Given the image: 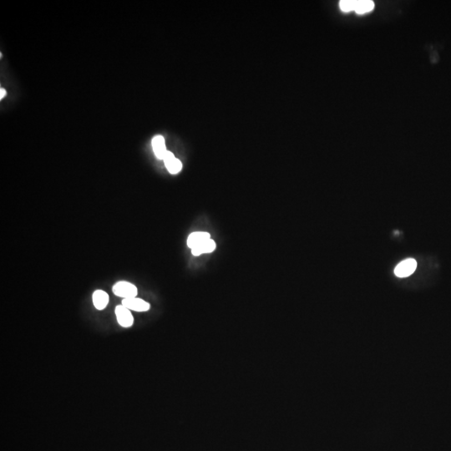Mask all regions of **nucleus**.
<instances>
[{
  "instance_id": "3",
  "label": "nucleus",
  "mask_w": 451,
  "mask_h": 451,
  "mask_svg": "<svg viewBox=\"0 0 451 451\" xmlns=\"http://www.w3.org/2000/svg\"><path fill=\"white\" fill-rule=\"evenodd\" d=\"M416 268V261L413 258H408L398 264L394 269V274L398 277H406L413 274Z\"/></svg>"
},
{
  "instance_id": "11",
  "label": "nucleus",
  "mask_w": 451,
  "mask_h": 451,
  "mask_svg": "<svg viewBox=\"0 0 451 451\" xmlns=\"http://www.w3.org/2000/svg\"><path fill=\"white\" fill-rule=\"evenodd\" d=\"M356 1L354 0H343L339 2L341 10L344 12L353 11L355 8Z\"/></svg>"
},
{
  "instance_id": "1",
  "label": "nucleus",
  "mask_w": 451,
  "mask_h": 451,
  "mask_svg": "<svg viewBox=\"0 0 451 451\" xmlns=\"http://www.w3.org/2000/svg\"><path fill=\"white\" fill-rule=\"evenodd\" d=\"M112 291L116 296L122 297L123 299L136 297L138 294V289L137 287L133 283L125 282V281H119L117 282L113 286Z\"/></svg>"
},
{
  "instance_id": "12",
  "label": "nucleus",
  "mask_w": 451,
  "mask_h": 451,
  "mask_svg": "<svg viewBox=\"0 0 451 451\" xmlns=\"http://www.w3.org/2000/svg\"><path fill=\"white\" fill-rule=\"evenodd\" d=\"M5 95H6L5 90H3V89H1V96H0V97H1V99H3V97L5 96Z\"/></svg>"
},
{
  "instance_id": "5",
  "label": "nucleus",
  "mask_w": 451,
  "mask_h": 451,
  "mask_svg": "<svg viewBox=\"0 0 451 451\" xmlns=\"http://www.w3.org/2000/svg\"><path fill=\"white\" fill-rule=\"evenodd\" d=\"M163 160L166 168L171 174H177L181 171L182 164L180 160L175 157V156L172 152H167Z\"/></svg>"
},
{
  "instance_id": "4",
  "label": "nucleus",
  "mask_w": 451,
  "mask_h": 451,
  "mask_svg": "<svg viewBox=\"0 0 451 451\" xmlns=\"http://www.w3.org/2000/svg\"><path fill=\"white\" fill-rule=\"evenodd\" d=\"M122 305L130 309L131 311L140 312V313L148 311L151 308L150 303L146 302L145 300L138 298L137 297L123 299Z\"/></svg>"
},
{
  "instance_id": "7",
  "label": "nucleus",
  "mask_w": 451,
  "mask_h": 451,
  "mask_svg": "<svg viewBox=\"0 0 451 451\" xmlns=\"http://www.w3.org/2000/svg\"><path fill=\"white\" fill-rule=\"evenodd\" d=\"M152 148H153L156 157L160 160H163L165 156L168 152V151H166L165 139L161 136H157V137L153 138V140H152Z\"/></svg>"
},
{
  "instance_id": "8",
  "label": "nucleus",
  "mask_w": 451,
  "mask_h": 451,
  "mask_svg": "<svg viewBox=\"0 0 451 451\" xmlns=\"http://www.w3.org/2000/svg\"><path fill=\"white\" fill-rule=\"evenodd\" d=\"M92 300L96 309L103 310L107 307L109 303V295L106 292L103 290H96L94 292Z\"/></svg>"
},
{
  "instance_id": "6",
  "label": "nucleus",
  "mask_w": 451,
  "mask_h": 451,
  "mask_svg": "<svg viewBox=\"0 0 451 451\" xmlns=\"http://www.w3.org/2000/svg\"><path fill=\"white\" fill-rule=\"evenodd\" d=\"M209 239H211L209 233L206 232H195L190 234V236H188L187 246L191 249H193Z\"/></svg>"
},
{
  "instance_id": "9",
  "label": "nucleus",
  "mask_w": 451,
  "mask_h": 451,
  "mask_svg": "<svg viewBox=\"0 0 451 451\" xmlns=\"http://www.w3.org/2000/svg\"><path fill=\"white\" fill-rule=\"evenodd\" d=\"M216 247V245L215 241L211 238L192 249V254L194 256H201V254H211L215 250Z\"/></svg>"
},
{
  "instance_id": "10",
  "label": "nucleus",
  "mask_w": 451,
  "mask_h": 451,
  "mask_svg": "<svg viewBox=\"0 0 451 451\" xmlns=\"http://www.w3.org/2000/svg\"><path fill=\"white\" fill-rule=\"evenodd\" d=\"M374 8V3L370 0H361L356 1L354 11L358 15H364L370 12Z\"/></svg>"
},
{
  "instance_id": "2",
  "label": "nucleus",
  "mask_w": 451,
  "mask_h": 451,
  "mask_svg": "<svg viewBox=\"0 0 451 451\" xmlns=\"http://www.w3.org/2000/svg\"><path fill=\"white\" fill-rule=\"evenodd\" d=\"M115 313H116L117 321L120 326L123 328H130L133 325L134 317L130 309L125 308L121 304V305L117 306Z\"/></svg>"
}]
</instances>
